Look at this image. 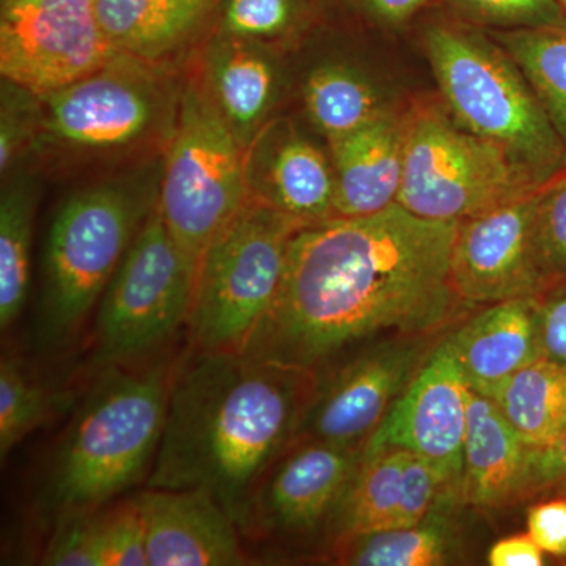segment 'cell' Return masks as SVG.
Masks as SVG:
<instances>
[{
  "mask_svg": "<svg viewBox=\"0 0 566 566\" xmlns=\"http://www.w3.org/2000/svg\"><path fill=\"white\" fill-rule=\"evenodd\" d=\"M457 226L398 203L308 223L241 353L319 374L376 342L438 334L464 304L450 282Z\"/></svg>",
  "mask_w": 566,
  "mask_h": 566,
  "instance_id": "1",
  "label": "cell"
},
{
  "mask_svg": "<svg viewBox=\"0 0 566 566\" xmlns=\"http://www.w3.org/2000/svg\"><path fill=\"white\" fill-rule=\"evenodd\" d=\"M0 91V172L6 177L22 153L43 136L44 103L11 81L2 80Z\"/></svg>",
  "mask_w": 566,
  "mask_h": 566,
  "instance_id": "31",
  "label": "cell"
},
{
  "mask_svg": "<svg viewBox=\"0 0 566 566\" xmlns=\"http://www.w3.org/2000/svg\"><path fill=\"white\" fill-rule=\"evenodd\" d=\"M52 411V397L22 368L20 360L3 356L0 360V457L44 423Z\"/></svg>",
  "mask_w": 566,
  "mask_h": 566,
  "instance_id": "30",
  "label": "cell"
},
{
  "mask_svg": "<svg viewBox=\"0 0 566 566\" xmlns=\"http://www.w3.org/2000/svg\"><path fill=\"white\" fill-rule=\"evenodd\" d=\"M527 531L546 554L566 557V495L532 506Z\"/></svg>",
  "mask_w": 566,
  "mask_h": 566,
  "instance_id": "39",
  "label": "cell"
},
{
  "mask_svg": "<svg viewBox=\"0 0 566 566\" xmlns=\"http://www.w3.org/2000/svg\"><path fill=\"white\" fill-rule=\"evenodd\" d=\"M199 82L243 148L271 120L281 91L271 46L216 32L205 43Z\"/></svg>",
  "mask_w": 566,
  "mask_h": 566,
  "instance_id": "18",
  "label": "cell"
},
{
  "mask_svg": "<svg viewBox=\"0 0 566 566\" xmlns=\"http://www.w3.org/2000/svg\"><path fill=\"white\" fill-rule=\"evenodd\" d=\"M36 189L18 174L0 197V327L10 329L28 303Z\"/></svg>",
  "mask_w": 566,
  "mask_h": 566,
  "instance_id": "27",
  "label": "cell"
},
{
  "mask_svg": "<svg viewBox=\"0 0 566 566\" xmlns=\"http://www.w3.org/2000/svg\"><path fill=\"white\" fill-rule=\"evenodd\" d=\"M102 509L55 521L41 564L50 566H103Z\"/></svg>",
  "mask_w": 566,
  "mask_h": 566,
  "instance_id": "34",
  "label": "cell"
},
{
  "mask_svg": "<svg viewBox=\"0 0 566 566\" xmlns=\"http://www.w3.org/2000/svg\"><path fill=\"white\" fill-rule=\"evenodd\" d=\"M115 55L95 0H0L2 80L46 96Z\"/></svg>",
  "mask_w": 566,
  "mask_h": 566,
  "instance_id": "11",
  "label": "cell"
},
{
  "mask_svg": "<svg viewBox=\"0 0 566 566\" xmlns=\"http://www.w3.org/2000/svg\"><path fill=\"white\" fill-rule=\"evenodd\" d=\"M175 365L107 367L55 450L43 504L54 520L104 509L150 475Z\"/></svg>",
  "mask_w": 566,
  "mask_h": 566,
  "instance_id": "3",
  "label": "cell"
},
{
  "mask_svg": "<svg viewBox=\"0 0 566 566\" xmlns=\"http://www.w3.org/2000/svg\"><path fill=\"white\" fill-rule=\"evenodd\" d=\"M423 46L458 125L504 148L542 185L564 172L560 137L523 71L490 33L464 22H436Z\"/></svg>",
  "mask_w": 566,
  "mask_h": 566,
  "instance_id": "5",
  "label": "cell"
},
{
  "mask_svg": "<svg viewBox=\"0 0 566 566\" xmlns=\"http://www.w3.org/2000/svg\"><path fill=\"white\" fill-rule=\"evenodd\" d=\"M433 0H360L364 10L382 25H403Z\"/></svg>",
  "mask_w": 566,
  "mask_h": 566,
  "instance_id": "41",
  "label": "cell"
},
{
  "mask_svg": "<svg viewBox=\"0 0 566 566\" xmlns=\"http://www.w3.org/2000/svg\"><path fill=\"white\" fill-rule=\"evenodd\" d=\"M486 558L491 566H542L545 565V551L531 535L521 534L495 542Z\"/></svg>",
  "mask_w": 566,
  "mask_h": 566,
  "instance_id": "40",
  "label": "cell"
},
{
  "mask_svg": "<svg viewBox=\"0 0 566 566\" xmlns=\"http://www.w3.org/2000/svg\"><path fill=\"white\" fill-rule=\"evenodd\" d=\"M535 238L547 281L566 277V169L543 189L536 211Z\"/></svg>",
  "mask_w": 566,
  "mask_h": 566,
  "instance_id": "33",
  "label": "cell"
},
{
  "mask_svg": "<svg viewBox=\"0 0 566 566\" xmlns=\"http://www.w3.org/2000/svg\"><path fill=\"white\" fill-rule=\"evenodd\" d=\"M545 186L458 222L450 255V282L458 300L490 305L545 290L549 281L539 264L535 238Z\"/></svg>",
  "mask_w": 566,
  "mask_h": 566,
  "instance_id": "13",
  "label": "cell"
},
{
  "mask_svg": "<svg viewBox=\"0 0 566 566\" xmlns=\"http://www.w3.org/2000/svg\"><path fill=\"white\" fill-rule=\"evenodd\" d=\"M408 450L394 446L365 447L331 531L337 536L394 528Z\"/></svg>",
  "mask_w": 566,
  "mask_h": 566,
  "instance_id": "26",
  "label": "cell"
},
{
  "mask_svg": "<svg viewBox=\"0 0 566 566\" xmlns=\"http://www.w3.org/2000/svg\"><path fill=\"white\" fill-rule=\"evenodd\" d=\"M248 199L244 148L202 84L189 82L163 161L159 214L182 251L199 262Z\"/></svg>",
  "mask_w": 566,
  "mask_h": 566,
  "instance_id": "8",
  "label": "cell"
},
{
  "mask_svg": "<svg viewBox=\"0 0 566 566\" xmlns=\"http://www.w3.org/2000/svg\"><path fill=\"white\" fill-rule=\"evenodd\" d=\"M134 499L145 524L148 566L249 564L243 532L205 491L147 488Z\"/></svg>",
  "mask_w": 566,
  "mask_h": 566,
  "instance_id": "17",
  "label": "cell"
},
{
  "mask_svg": "<svg viewBox=\"0 0 566 566\" xmlns=\"http://www.w3.org/2000/svg\"><path fill=\"white\" fill-rule=\"evenodd\" d=\"M406 111L390 109L344 139L331 142L335 218L375 214L397 203L403 178Z\"/></svg>",
  "mask_w": 566,
  "mask_h": 566,
  "instance_id": "20",
  "label": "cell"
},
{
  "mask_svg": "<svg viewBox=\"0 0 566 566\" xmlns=\"http://www.w3.org/2000/svg\"><path fill=\"white\" fill-rule=\"evenodd\" d=\"M566 495V427L551 444L532 449L528 461L526 495Z\"/></svg>",
  "mask_w": 566,
  "mask_h": 566,
  "instance_id": "37",
  "label": "cell"
},
{
  "mask_svg": "<svg viewBox=\"0 0 566 566\" xmlns=\"http://www.w3.org/2000/svg\"><path fill=\"white\" fill-rule=\"evenodd\" d=\"M542 323L543 353L557 363L566 364V277L547 283L536 294Z\"/></svg>",
  "mask_w": 566,
  "mask_h": 566,
  "instance_id": "38",
  "label": "cell"
},
{
  "mask_svg": "<svg viewBox=\"0 0 566 566\" xmlns=\"http://www.w3.org/2000/svg\"><path fill=\"white\" fill-rule=\"evenodd\" d=\"M469 387L444 338L365 447L394 446L423 458L447 497L461 502Z\"/></svg>",
  "mask_w": 566,
  "mask_h": 566,
  "instance_id": "14",
  "label": "cell"
},
{
  "mask_svg": "<svg viewBox=\"0 0 566 566\" xmlns=\"http://www.w3.org/2000/svg\"><path fill=\"white\" fill-rule=\"evenodd\" d=\"M517 63L565 148L566 24L528 29H486Z\"/></svg>",
  "mask_w": 566,
  "mask_h": 566,
  "instance_id": "28",
  "label": "cell"
},
{
  "mask_svg": "<svg viewBox=\"0 0 566 566\" xmlns=\"http://www.w3.org/2000/svg\"><path fill=\"white\" fill-rule=\"evenodd\" d=\"M340 2L354 3V2H360V0H340Z\"/></svg>",
  "mask_w": 566,
  "mask_h": 566,
  "instance_id": "43",
  "label": "cell"
},
{
  "mask_svg": "<svg viewBox=\"0 0 566 566\" xmlns=\"http://www.w3.org/2000/svg\"><path fill=\"white\" fill-rule=\"evenodd\" d=\"M465 381L491 395L506 378L545 356L536 296L486 305L444 337Z\"/></svg>",
  "mask_w": 566,
  "mask_h": 566,
  "instance_id": "19",
  "label": "cell"
},
{
  "mask_svg": "<svg viewBox=\"0 0 566 566\" xmlns=\"http://www.w3.org/2000/svg\"><path fill=\"white\" fill-rule=\"evenodd\" d=\"M163 163L96 182L55 212L43 253L39 337L59 348L82 329L158 205Z\"/></svg>",
  "mask_w": 566,
  "mask_h": 566,
  "instance_id": "4",
  "label": "cell"
},
{
  "mask_svg": "<svg viewBox=\"0 0 566 566\" xmlns=\"http://www.w3.org/2000/svg\"><path fill=\"white\" fill-rule=\"evenodd\" d=\"M512 156L453 120L444 103L406 111L403 178L397 203L430 221L460 222L542 188Z\"/></svg>",
  "mask_w": 566,
  "mask_h": 566,
  "instance_id": "7",
  "label": "cell"
},
{
  "mask_svg": "<svg viewBox=\"0 0 566 566\" xmlns=\"http://www.w3.org/2000/svg\"><path fill=\"white\" fill-rule=\"evenodd\" d=\"M305 226L249 197L200 256L186 324L192 348L243 352L277 296L290 245Z\"/></svg>",
  "mask_w": 566,
  "mask_h": 566,
  "instance_id": "6",
  "label": "cell"
},
{
  "mask_svg": "<svg viewBox=\"0 0 566 566\" xmlns=\"http://www.w3.org/2000/svg\"><path fill=\"white\" fill-rule=\"evenodd\" d=\"M457 504L441 497L422 523L371 534L337 536L331 546L335 565L434 566L452 564L458 553L457 531L447 512Z\"/></svg>",
  "mask_w": 566,
  "mask_h": 566,
  "instance_id": "23",
  "label": "cell"
},
{
  "mask_svg": "<svg viewBox=\"0 0 566 566\" xmlns=\"http://www.w3.org/2000/svg\"><path fill=\"white\" fill-rule=\"evenodd\" d=\"M441 497L447 495L434 469L423 458L409 452L401 476L400 501L395 513L394 528L422 523Z\"/></svg>",
  "mask_w": 566,
  "mask_h": 566,
  "instance_id": "36",
  "label": "cell"
},
{
  "mask_svg": "<svg viewBox=\"0 0 566 566\" xmlns=\"http://www.w3.org/2000/svg\"><path fill=\"white\" fill-rule=\"evenodd\" d=\"M303 96L308 120L327 144L359 132L392 109L367 77L342 63L312 70Z\"/></svg>",
  "mask_w": 566,
  "mask_h": 566,
  "instance_id": "25",
  "label": "cell"
},
{
  "mask_svg": "<svg viewBox=\"0 0 566 566\" xmlns=\"http://www.w3.org/2000/svg\"><path fill=\"white\" fill-rule=\"evenodd\" d=\"M197 268L156 207L99 300L93 327L96 363L106 368L129 364L166 345L188 324Z\"/></svg>",
  "mask_w": 566,
  "mask_h": 566,
  "instance_id": "9",
  "label": "cell"
},
{
  "mask_svg": "<svg viewBox=\"0 0 566 566\" xmlns=\"http://www.w3.org/2000/svg\"><path fill=\"white\" fill-rule=\"evenodd\" d=\"M364 449L296 439L260 483L244 534L300 536L331 527Z\"/></svg>",
  "mask_w": 566,
  "mask_h": 566,
  "instance_id": "15",
  "label": "cell"
},
{
  "mask_svg": "<svg viewBox=\"0 0 566 566\" xmlns=\"http://www.w3.org/2000/svg\"><path fill=\"white\" fill-rule=\"evenodd\" d=\"M434 335L376 342L316 374L296 439L367 446L439 344H433Z\"/></svg>",
  "mask_w": 566,
  "mask_h": 566,
  "instance_id": "12",
  "label": "cell"
},
{
  "mask_svg": "<svg viewBox=\"0 0 566 566\" xmlns=\"http://www.w3.org/2000/svg\"><path fill=\"white\" fill-rule=\"evenodd\" d=\"M315 371L192 348L175 364L161 442L145 485L200 490L245 531L253 495L296 441Z\"/></svg>",
  "mask_w": 566,
  "mask_h": 566,
  "instance_id": "2",
  "label": "cell"
},
{
  "mask_svg": "<svg viewBox=\"0 0 566 566\" xmlns=\"http://www.w3.org/2000/svg\"><path fill=\"white\" fill-rule=\"evenodd\" d=\"M221 0H95L117 54L161 66L210 29Z\"/></svg>",
  "mask_w": 566,
  "mask_h": 566,
  "instance_id": "22",
  "label": "cell"
},
{
  "mask_svg": "<svg viewBox=\"0 0 566 566\" xmlns=\"http://www.w3.org/2000/svg\"><path fill=\"white\" fill-rule=\"evenodd\" d=\"M528 447L499 406L471 389L460 499L480 510L504 509L526 495Z\"/></svg>",
  "mask_w": 566,
  "mask_h": 566,
  "instance_id": "21",
  "label": "cell"
},
{
  "mask_svg": "<svg viewBox=\"0 0 566 566\" xmlns=\"http://www.w3.org/2000/svg\"><path fill=\"white\" fill-rule=\"evenodd\" d=\"M41 98V137L76 151L123 150L172 128L180 102L159 66L122 54Z\"/></svg>",
  "mask_w": 566,
  "mask_h": 566,
  "instance_id": "10",
  "label": "cell"
},
{
  "mask_svg": "<svg viewBox=\"0 0 566 566\" xmlns=\"http://www.w3.org/2000/svg\"><path fill=\"white\" fill-rule=\"evenodd\" d=\"M558 2H560L562 9H564L566 14V0H558Z\"/></svg>",
  "mask_w": 566,
  "mask_h": 566,
  "instance_id": "42",
  "label": "cell"
},
{
  "mask_svg": "<svg viewBox=\"0 0 566 566\" xmlns=\"http://www.w3.org/2000/svg\"><path fill=\"white\" fill-rule=\"evenodd\" d=\"M311 20V0H221L210 29L271 46L292 39Z\"/></svg>",
  "mask_w": 566,
  "mask_h": 566,
  "instance_id": "29",
  "label": "cell"
},
{
  "mask_svg": "<svg viewBox=\"0 0 566 566\" xmlns=\"http://www.w3.org/2000/svg\"><path fill=\"white\" fill-rule=\"evenodd\" d=\"M488 397L528 447L542 449L566 427V364L542 356Z\"/></svg>",
  "mask_w": 566,
  "mask_h": 566,
  "instance_id": "24",
  "label": "cell"
},
{
  "mask_svg": "<svg viewBox=\"0 0 566 566\" xmlns=\"http://www.w3.org/2000/svg\"><path fill=\"white\" fill-rule=\"evenodd\" d=\"M99 517L103 566H148L145 524L136 499L104 506Z\"/></svg>",
  "mask_w": 566,
  "mask_h": 566,
  "instance_id": "35",
  "label": "cell"
},
{
  "mask_svg": "<svg viewBox=\"0 0 566 566\" xmlns=\"http://www.w3.org/2000/svg\"><path fill=\"white\" fill-rule=\"evenodd\" d=\"M249 197L305 223L335 218L331 156L290 123L270 120L244 148Z\"/></svg>",
  "mask_w": 566,
  "mask_h": 566,
  "instance_id": "16",
  "label": "cell"
},
{
  "mask_svg": "<svg viewBox=\"0 0 566 566\" xmlns=\"http://www.w3.org/2000/svg\"><path fill=\"white\" fill-rule=\"evenodd\" d=\"M468 20L488 28L528 29L566 24L558 0H444Z\"/></svg>",
  "mask_w": 566,
  "mask_h": 566,
  "instance_id": "32",
  "label": "cell"
}]
</instances>
